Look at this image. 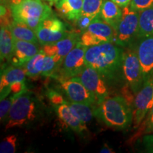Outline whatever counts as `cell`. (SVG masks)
<instances>
[{
    "instance_id": "1",
    "label": "cell",
    "mask_w": 153,
    "mask_h": 153,
    "mask_svg": "<svg viewBox=\"0 0 153 153\" xmlns=\"http://www.w3.org/2000/svg\"><path fill=\"white\" fill-rule=\"evenodd\" d=\"M124 49L112 43L87 48L86 66L91 67L109 81H116L122 76Z\"/></svg>"
},
{
    "instance_id": "2",
    "label": "cell",
    "mask_w": 153,
    "mask_h": 153,
    "mask_svg": "<svg viewBox=\"0 0 153 153\" xmlns=\"http://www.w3.org/2000/svg\"><path fill=\"white\" fill-rule=\"evenodd\" d=\"M94 116L113 129L121 131L133 123V110L120 96L107 97L94 107Z\"/></svg>"
},
{
    "instance_id": "3",
    "label": "cell",
    "mask_w": 153,
    "mask_h": 153,
    "mask_svg": "<svg viewBox=\"0 0 153 153\" xmlns=\"http://www.w3.org/2000/svg\"><path fill=\"white\" fill-rule=\"evenodd\" d=\"M37 116V103L32 93L28 90L16 94L9 113L5 129L22 127L33 121Z\"/></svg>"
},
{
    "instance_id": "4",
    "label": "cell",
    "mask_w": 153,
    "mask_h": 153,
    "mask_svg": "<svg viewBox=\"0 0 153 153\" xmlns=\"http://www.w3.org/2000/svg\"><path fill=\"white\" fill-rule=\"evenodd\" d=\"M10 9L14 21L26 24L35 31L44 19L53 14L51 9L42 0H24Z\"/></svg>"
},
{
    "instance_id": "5",
    "label": "cell",
    "mask_w": 153,
    "mask_h": 153,
    "mask_svg": "<svg viewBox=\"0 0 153 153\" xmlns=\"http://www.w3.org/2000/svg\"><path fill=\"white\" fill-rule=\"evenodd\" d=\"M139 12L134 11L130 7L123 8L121 19L115 28L114 41L116 45L128 48L133 45L137 40Z\"/></svg>"
},
{
    "instance_id": "6",
    "label": "cell",
    "mask_w": 153,
    "mask_h": 153,
    "mask_svg": "<svg viewBox=\"0 0 153 153\" xmlns=\"http://www.w3.org/2000/svg\"><path fill=\"white\" fill-rule=\"evenodd\" d=\"M127 48L124 50L122 79L125 82V85L128 86L136 94L145 82L142 68L134 45Z\"/></svg>"
},
{
    "instance_id": "7",
    "label": "cell",
    "mask_w": 153,
    "mask_h": 153,
    "mask_svg": "<svg viewBox=\"0 0 153 153\" xmlns=\"http://www.w3.org/2000/svg\"><path fill=\"white\" fill-rule=\"evenodd\" d=\"M115 30L99 14L91 22L87 29L82 31L79 43L87 48L114 41Z\"/></svg>"
},
{
    "instance_id": "8",
    "label": "cell",
    "mask_w": 153,
    "mask_h": 153,
    "mask_svg": "<svg viewBox=\"0 0 153 153\" xmlns=\"http://www.w3.org/2000/svg\"><path fill=\"white\" fill-rule=\"evenodd\" d=\"M38 43L45 45L60 41L68 35L65 25L52 14L45 19L36 30Z\"/></svg>"
},
{
    "instance_id": "9",
    "label": "cell",
    "mask_w": 153,
    "mask_h": 153,
    "mask_svg": "<svg viewBox=\"0 0 153 153\" xmlns=\"http://www.w3.org/2000/svg\"><path fill=\"white\" fill-rule=\"evenodd\" d=\"M78 77L92 95L96 105L100 104L108 97V88L105 83L104 78L94 68L86 66Z\"/></svg>"
},
{
    "instance_id": "10",
    "label": "cell",
    "mask_w": 153,
    "mask_h": 153,
    "mask_svg": "<svg viewBox=\"0 0 153 153\" xmlns=\"http://www.w3.org/2000/svg\"><path fill=\"white\" fill-rule=\"evenodd\" d=\"M153 97V76L145 81L135 94L133 106V128H137L148 112V106Z\"/></svg>"
},
{
    "instance_id": "11",
    "label": "cell",
    "mask_w": 153,
    "mask_h": 153,
    "mask_svg": "<svg viewBox=\"0 0 153 153\" xmlns=\"http://www.w3.org/2000/svg\"><path fill=\"white\" fill-rule=\"evenodd\" d=\"M87 47L78 43L63 60L61 74L63 79L78 76L86 68L85 53Z\"/></svg>"
},
{
    "instance_id": "12",
    "label": "cell",
    "mask_w": 153,
    "mask_h": 153,
    "mask_svg": "<svg viewBox=\"0 0 153 153\" xmlns=\"http://www.w3.org/2000/svg\"><path fill=\"white\" fill-rule=\"evenodd\" d=\"M61 88L71 102L82 103L94 106L95 100L92 95L82 84L78 76L60 80Z\"/></svg>"
},
{
    "instance_id": "13",
    "label": "cell",
    "mask_w": 153,
    "mask_h": 153,
    "mask_svg": "<svg viewBox=\"0 0 153 153\" xmlns=\"http://www.w3.org/2000/svg\"><path fill=\"white\" fill-rule=\"evenodd\" d=\"M57 68L56 63L52 57L45 54L43 50H41L28 61L24 67V70L28 76L36 78L40 75L48 76L51 75Z\"/></svg>"
},
{
    "instance_id": "14",
    "label": "cell",
    "mask_w": 153,
    "mask_h": 153,
    "mask_svg": "<svg viewBox=\"0 0 153 153\" xmlns=\"http://www.w3.org/2000/svg\"><path fill=\"white\" fill-rule=\"evenodd\" d=\"M79 37L75 33H70L65 38L56 43L43 45V51L47 55L52 57L58 67L62 64L67 55L79 43Z\"/></svg>"
},
{
    "instance_id": "15",
    "label": "cell",
    "mask_w": 153,
    "mask_h": 153,
    "mask_svg": "<svg viewBox=\"0 0 153 153\" xmlns=\"http://www.w3.org/2000/svg\"><path fill=\"white\" fill-rule=\"evenodd\" d=\"M134 47L140 62L145 82L153 76V36L138 38Z\"/></svg>"
},
{
    "instance_id": "16",
    "label": "cell",
    "mask_w": 153,
    "mask_h": 153,
    "mask_svg": "<svg viewBox=\"0 0 153 153\" xmlns=\"http://www.w3.org/2000/svg\"><path fill=\"white\" fill-rule=\"evenodd\" d=\"M38 52L36 43L14 39V52L11 61L13 65L23 68Z\"/></svg>"
},
{
    "instance_id": "17",
    "label": "cell",
    "mask_w": 153,
    "mask_h": 153,
    "mask_svg": "<svg viewBox=\"0 0 153 153\" xmlns=\"http://www.w3.org/2000/svg\"><path fill=\"white\" fill-rule=\"evenodd\" d=\"M55 111L60 119L62 120L72 131L76 133H81L87 129L86 123H83L72 111L68 104V101H66L65 104L55 106Z\"/></svg>"
},
{
    "instance_id": "18",
    "label": "cell",
    "mask_w": 153,
    "mask_h": 153,
    "mask_svg": "<svg viewBox=\"0 0 153 153\" xmlns=\"http://www.w3.org/2000/svg\"><path fill=\"white\" fill-rule=\"evenodd\" d=\"M84 0H59L55 7L65 18L76 21L81 16Z\"/></svg>"
},
{
    "instance_id": "19",
    "label": "cell",
    "mask_w": 153,
    "mask_h": 153,
    "mask_svg": "<svg viewBox=\"0 0 153 153\" xmlns=\"http://www.w3.org/2000/svg\"><path fill=\"white\" fill-rule=\"evenodd\" d=\"M123 14V9L111 0H104L99 16L114 29L116 28Z\"/></svg>"
},
{
    "instance_id": "20",
    "label": "cell",
    "mask_w": 153,
    "mask_h": 153,
    "mask_svg": "<svg viewBox=\"0 0 153 153\" xmlns=\"http://www.w3.org/2000/svg\"><path fill=\"white\" fill-rule=\"evenodd\" d=\"M26 72L22 68L11 65L4 69L1 72L0 91L8 87L11 84L19 82H25Z\"/></svg>"
},
{
    "instance_id": "21",
    "label": "cell",
    "mask_w": 153,
    "mask_h": 153,
    "mask_svg": "<svg viewBox=\"0 0 153 153\" xmlns=\"http://www.w3.org/2000/svg\"><path fill=\"white\" fill-rule=\"evenodd\" d=\"M14 52V38L8 26H1L0 57L1 61H11Z\"/></svg>"
},
{
    "instance_id": "22",
    "label": "cell",
    "mask_w": 153,
    "mask_h": 153,
    "mask_svg": "<svg viewBox=\"0 0 153 153\" xmlns=\"http://www.w3.org/2000/svg\"><path fill=\"white\" fill-rule=\"evenodd\" d=\"M9 28L14 39L28 41L36 44L38 43V40L36 31L26 24L14 21Z\"/></svg>"
},
{
    "instance_id": "23",
    "label": "cell",
    "mask_w": 153,
    "mask_h": 153,
    "mask_svg": "<svg viewBox=\"0 0 153 153\" xmlns=\"http://www.w3.org/2000/svg\"><path fill=\"white\" fill-rule=\"evenodd\" d=\"M153 36V7L139 12L137 39Z\"/></svg>"
},
{
    "instance_id": "24",
    "label": "cell",
    "mask_w": 153,
    "mask_h": 153,
    "mask_svg": "<svg viewBox=\"0 0 153 153\" xmlns=\"http://www.w3.org/2000/svg\"><path fill=\"white\" fill-rule=\"evenodd\" d=\"M71 109L74 114L79 117L80 120L83 123H87L92 119L94 114V107L90 105H87L82 103H74V102H68Z\"/></svg>"
},
{
    "instance_id": "25",
    "label": "cell",
    "mask_w": 153,
    "mask_h": 153,
    "mask_svg": "<svg viewBox=\"0 0 153 153\" xmlns=\"http://www.w3.org/2000/svg\"><path fill=\"white\" fill-rule=\"evenodd\" d=\"M151 133H153V106L149 110L144 120L137 128L136 133L131 137V141L133 143L143 135Z\"/></svg>"
},
{
    "instance_id": "26",
    "label": "cell",
    "mask_w": 153,
    "mask_h": 153,
    "mask_svg": "<svg viewBox=\"0 0 153 153\" xmlns=\"http://www.w3.org/2000/svg\"><path fill=\"white\" fill-rule=\"evenodd\" d=\"M104 0H84L82 15L95 18L99 14Z\"/></svg>"
},
{
    "instance_id": "27",
    "label": "cell",
    "mask_w": 153,
    "mask_h": 153,
    "mask_svg": "<svg viewBox=\"0 0 153 153\" xmlns=\"http://www.w3.org/2000/svg\"><path fill=\"white\" fill-rule=\"evenodd\" d=\"M17 146V136L16 135H7L3 139L0 144L1 153H14Z\"/></svg>"
},
{
    "instance_id": "28",
    "label": "cell",
    "mask_w": 153,
    "mask_h": 153,
    "mask_svg": "<svg viewBox=\"0 0 153 153\" xmlns=\"http://www.w3.org/2000/svg\"><path fill=\"white\" fill-rule=\"evenodd\" d=\"M15 97H16V94H12L9 97L8 96L7 98L0 100L1 101L0 102V119H1V123L4 122L7 119Z\"/></svg>"
},
{
    "instance_id": "29",
    "label": "cell",
    "mask_w": 153,
    "mask_h": 153,
    "mask_svg": "<svg viewBox=\"0 0 153 153\" xmlns=\"http://www.w3.org/2000/svg\"><path fill=\"white\" fill-rule=\"evenodd\" d=\"M130 8L137 12L153 7V0H131Z\"/></svg>"
},
{
    "instance_id": "30",
    "label": "cell",
    "mask_w": 153,
    "mask_h": 153,
    "mask_svg": "<svg viewBox=\"0 0 153 153\" xmlns=\"http://www.w3.org/2000/svg\"><path fill=\"white\" fill-rule=\"evenodd\" d=\"M95 18L89 16H86V15H81V16L79 17L77 20L74 21L76 22V25L77 26V28L81 30V31H84L85 29H87L88 26L90 25L91 22Z\"/></svg>"
},
{
    "instance_id": "31",
    "label": "cell",
    "mask_w": 153,
    "mask_h": 153,
    "mask_svg": "<svg viewBox=\"0 0 153 153\" xmlns=\"http://www.w3.org/2000/svg\"><path fill=\"white\" fill-rule=\"evenodd\" d=\"M48 97L51 102L55 106L65 104V103L66 102V101H65L64 99H63L62 95L60 94L57 91L52 90V89H51V90L48 91Z\"/></svg>"
},
{
    "instance_id": "32",
    "label": "cell",
    "mask_w": 153,
    "mask_h": 153,
    "mask_svg": "<svg viewBox=\"0 0 153 153\" xmlns=\"http://www.w3.org/2000/svg\"><path fill=\"white\" fill-rule=\"evenodd\" d=\"M8 88L10 90L11 94H16L22 92V91L27 89L26 85H25V82H15V83L11 84L10 86H9Z\"/></svg>"
},
{
    "instance_id": "33",
    "label": "cell",
    "mask_w": 153,
    "mask_h": 153,
    "mask_svg": "<svg viewBox=\"0 0 153 153\" xmlns=\"http://www.w3.org/2000/svg\"><path fill=\"white\" fill-rule=\"evenodd\" d=\"M143 145L145 150L149 152H153V135L148 134L143 137Z\"/></svg>"
},
{
    "instance_id": "34",
    "label": "cell",
    "mask_w": 153,
    "mask_h": 153,
    "mask_svg": "<svg viewBox=\"0 0 153 153\" xmlns=\"http://www.w3.org/2000/svg\"><path fill=\"white\" fill-rule=\"evenodd\" d=\"M111 1L118 4L119 7L124 8V7H128L131 4V0H111Z\"/></svg>"
},
{
    "instance_id": "35",
    "label": "cell",
    "mask_w": 153,
    "mask_h": 153,
    "mask_svg": "<svg viewBox=\"0 0 153 153\" xmlns=\"http://www.w3.org/2000/svg\"><path fill=\"white\" fill-rule=\"evenodd\" d=\"M113 150L109 147L108 146V145L105 144L104 146H103V148L101 149L100 150V152L101 153H111V152H115L114 151H112Z\"/></svg>"
},
{
    "instance_id": "36",
    "label": "cell",
    "mask_w": 153,
    "mask_h": 153,
    "mask_svg": "<svg viewBox=\"0 0 153 153\" xmlns=\"http://www.w3.org/2000/svg\"><path fill=\"white\" fill-rule=\"evenodd\" d=\"M24 0H7V4L11 7V6L17 5L19 4L22 3Z\"/></svg>"
},
{
    "instance_id": "37",
    "label": "cell",
    "mask_w": 153,
    "mask_h": 153,
    "mask_svg": "<svg viewBox=\"0 0 153 153\" xmlns=\"http://www.w3.org/2000/svg\"><path fill=\"white\" fill-rule=\"evenodd\" d=\"M45 1H46L47 2H48L50 4V5H55V4H56L59 0H45Z\"/></svg>"
},
{
    "instance_id": "38",
    "label": "cell",
    "mask_w": 153,
    "mask_h": 153,
    "mask_svg": "<svg viewBox=\"0 0 153 153\" xmlns=\"http://www.w3.org/2000/svg\"><path fill=\"white\" fill-rule=\"evenodd\" d=\"M152 106H153V97H152V99H151V101H150V104H149V106H148V111H149V110H150V108H152Z\"/></svg>"
}]
</instances>
